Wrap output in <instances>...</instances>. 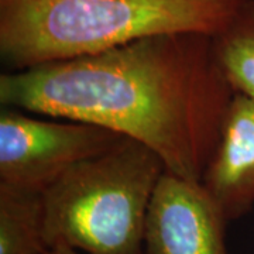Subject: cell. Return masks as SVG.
<instances>
[{
  "label": "cell",
  "mask_w": 254,
  "mask_h": 254,
  "mask_svg": "<svg viewBox=\"0 0 254 254\" xmlns=\"http://www.w3.org/2000/svg\"><path fill=\"white\" fill-rule=\"evenodd\" d=\"M233 96L213 38L198 33L147 37L0 76L4 108L110 128L153 150L165 171L195 182Z\"/></svg>",
  "instance_id": "6da1fadb"
},
{
  "label": "cell",
  "mask_w": 254,
  "mask_h": 254,
  "mask_svg": "<svg viewBox=\"0 0 254 254\" xmlns=\"http://www.w3.org/2000/svg\"><path fill=\"white\" fill-rule=\"evenodd\" d=\"M249 0H0V57L14 71L95 55L147 37H215Z\"/></svg>",
  "instance_id": "7a4b0ae2"
},
{
  "label": "cell",
  "mask_w": 254,
  "mask_h": 254,
  "mask_svg": "<svg viewBox=\"0 0 254 254\" xmlns=\"http://www.w3.org/2000/svg\"><path fill=\"white\" fill-rule=\"evenodd\" d=\"M164 171L153 150L128 137L75 164L43 192L47 249L144 254L147 212Z\"/></svg>",
  "instance_id": "3957f363"
},
{
  "label": "cell",
  "mask_w": 254,
  "mask_h": 254,
  "mask_svg": "<svg viewBox=\"0 0 254 254\" xmlns=\"http://www.w3.org/2000/svg\"><path fill=\"white\" fill-rule=\"evenodd\" d=\"M125 138L106 127L6 108L0 115V182L44 190L75 164Z\"/></svg>",
  "instance_id": "277c9868"
},
{
  "label": "cell",
  "mask_w": 254,
  "mask_h": 254,
  "mask_svg": "<svg viewBox=\"0 0 254 254\" xmlns=\"http://www.w3.org/2000/svg\"><path fill=\"white\" fill-rule=\"evenodd\" d=\"M226 223L200 182L164 171L147 212L144 254H227Z\"/></svg>",
  "instance_id": "5b68a950"
},
{
  "label": "cell",
  "mask_w": 254,
  "mask_h": 254,
  "mask_svg": "<svg viewBox=\"0 0 254 254\" xmlns=\"http://www.w3.org/2000/svg\"><path fill=\"white\" fill-rule=\"evenodd\" d=\"M200 184L227 222L254 205V100L235 93Z\"/></svg>",
  "instance_id": "8992f818"
},
{
  "label": "cell",
  "mask_w": 254,
  "mask_h": 254,
  "mask_svg": "<svg viewBox=\"0 0 254 254\" xmlns=\"http://www.w3.org/2000/svg\"><path fill=\"white\" fill-rule=\"evenodd\" d=\"M43 192L0 182V254H44Z\"/></svg>",
  "instance_id": "52a82bcc"
},
{
  "label": "cell",
  "mask_w": 254,
  "mask_h": 254,
  "mask_svg": "<svg viewBox=\"0 0 254 254\" xmlns=\"http://www.w3.org/2000/svg\"><path fill=\"white\" fill-rule=\"evenodd\" d=\"M212 38L219 69L230 88L254 100V0H249L235 20Z\"/></svg>",
  "instance_id": "ba28073f"
},
{
  "label": "cell",
  "mask_w": 254,
  "mask_h": 254,
  "mask_svg": "<svg viewBox=\"0 0 254 254\" xmlns=\"http://www.w3.org/2000/svg\"><path fill=\"white\" fill-rule=\"evenodd\" d=\"M44 254H83L75 249H71V247H66V246H55V247H51L48 249Z\"/></svg>",
  "instance_id": "9c48e42d"
}]
</instances>
